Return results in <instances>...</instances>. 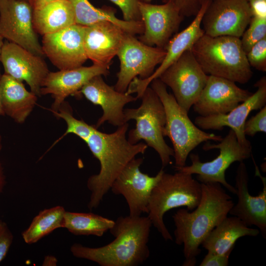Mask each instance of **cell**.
Listing matches in <instances>:
<instances>
[{"mask_svg": "<svg viewBox=\"0 0 266 266\" xmlns=\"http://www.w3.org/2000/svg\"><path fill=\"white\" fill-rule=\"evenodd\" d=\"M56 117L62 118L67 125V129L64 134L58 139L56 143L65 136L69 133H73L85 142L93 131L96 128L94 126L87 124L82 120L75 118L71 109L61 107L57 112L53 113Z\"/></svg>", "mask_w": 266, "mask_h": 266, "instance_id": "obj_30", "label": "cell"}, {"mask_svg": "<svg viewBox=\"0 0 266 266\" xmlns=\"http://www.w3.org/2000/svg\"><path fill=\"white\" fill-rule=\"evenodd\" d=\"M143 159L133 158L115 179L110 190L115 195H122L129 210V216L138 217L147 213L152 191L165 172L163 168L154 176L142 172L139 167Z\"/></svg>", "mask_w": 266, "mask_h": 266, "instance_id": "obj_12", "label": "cell"}, {"mask_svg": "<svg viewBox=\"0 0 266 266\" xmlns=\"http://www.w3.org/2000/svg\"><path fill=\"white\" fill-rule=\"evenodd\" d=\"M13 240V235L7 224L0 219V263L6 257Z\"/></svg>", "mask_w": 266, "mask_h": 266, "instance_id": "obj_35", "label": "cell"}, {"mask_svg": "<svg viewBox=\"0 0 266 266\" xmlns=\"http://www.w3.org/2000/svg\"><path fill=\"white\" fill-rule=\"evenodd\" d=\"M208 75L190 49L184 52L158 78L170 88L178 104L188 113L200 95Z\"/></svg>", "mask_w": 266, "mask_h": 266, "instance_id": "obj_10", "label": "cell"}, {"mask_svg": "<svg viewBox=\"0 0 266 266\" xmlns=\"http://www.w3.org/2000/svg\"></svg>", "mask_w": 266, "mask_h": 266, "instance_id": "obj_47", "label": "cell"}, {"mask_svg": "<svg viewBox=\"0 0 266 266\" xmlns=\"http://www.w3.org/2000/svg\"><path fill=\"white\" fill-rule=\"evenodd\" d=\"M231 253L224 255L215 254L208 252L204 256L200 266H227L229 264Z\"/></svg>", "mask_w": 266, "mask_h": 266, "instance_id": "obj_37", "label": "cell"}, {"mask_svg": "<svg viewBox=\"0 0 266 266\" xmlns=\"http://www.w3.org/2000/svg\"><path fill=\"white\" fill-rule=\"evenodd\" d=\"M249 25L240 39L246 54L256 43L266 37V18L252 17Z\"/></svg>", "mask_w": 266, "mask_h": 266, "instance_id": "obj_31", "label": "cell"}, {"mask_svg": "<svg viewBox=\"0 0 266 266\" xmlns=\"http://www.w3.org/2000/svg\"><path fill=\"white\" fill-rule=\"evenodd\" d=\"M171 0L183 16H195L200 9L201 0Z\"/></svg>", "mask_w": 266, "mask_h": 266, "instance_id": "obj_36", "label": "cell"}, {"mask_svg": "<svg viewBox=\"0 0 266 266\" xmlns=\"http://www.w3.org/2000/svg\"><path fill=\"white\" fill-rule=\"evenodd\" d=\"M256 92L234 108L226 114L206 116H198L195 124L201 130H222L230 128L235 133L238 141L243 145H251L244 133V126L248 115L253 110L261 109L266 104V77H262L254 85Z\"/></svg>", "mask_w": 266, "mask_h": 266, "instance_id": "obj_20", "label": "cell"}, {"mask_svg": "<svg viewBox=\"0 0 266 266\" xmlns=\"http://www.w3.org/2000/svg\"><path fill=\"white\" fill-rule=\"evenodd\" d=\"M201 196V183L192 174L181 171L174 174L163 173L152 191L147 214L152 225L166 241L173 239L164 222V215L180 207L194 210L198 205Z\"/></svg>", "mask_w": 266, "mask_h": 266, "instance_id": "obj_5", "label": "cell"}, {"mask_svg": "<svg viewBox=\"0 0 266 266\" xmlns=\"http://www.w3.org/2000/svg\"><path fill=\"white\" fill-rule=\"evenodd\" d=\"M151 0H141V1L143 2H147V3H150Z\"/></svg>", "mask_w": 266, "mask_h": 266, "instance_id": "obj_45", "label": "cell"}, {"mask_svg": "<svg viewBox=\"0 0 266 266\" xmlns=\"http://www.w3.org/2000/svg\"><path fill=\"white\" fill-rule=\"evenodd\" d=\"M26 0V1H28V0Z\"/></svg>", "mask_w": 266, "mask_h": 266, "instance_id": "obj_46", "label": "cell"}, {"mask_svg": "<svg viewBox=\"0 0 266 266\" xmlns=\"http://www.w3.org/2000/svg\"><path fill=\"white\" fill-rule=\"evenodd\" d=\"M139 10L144 32L139 40L149 46L165 48L184 16L171 0L159 5L141 1Z\"/></svg>", "mask_w": 266, "mask_h": 266, "instance_id": "obj_16", "label": "cell"}, {"mask_svg": "<svg viewBox=\"0 0 266 266\" xmlns=\"http://www.w3.org/2000/svg\"><path fill=\"white\" fill-rule=\"evenodd\" d=\"M204 72L235 83L245 84L253 75L240 38L204 34L191 49Z\"/></svg>", "mask_w": 266, "mask_h": 266, "instance_id": "obj_4", "label": "cell"}, {"mask_svg": "<svg viewBox=\"0 0 266 266\" xmlns=\"http://www.w3.org/2000/svg\"><path fill=\"white\" fill-rule=\"evenodd\" d=\"M246 57L250 66L259 71H266V37L251 48Z\"/></svg>", "mask_w": 266, "mask_h": 266, "instance_id": "obj_32", "label": "cell"}, {"mask_svg": "<svg viewBox=\"0 0 266 266\" xmlns=\"http://www.w3.org/2000/svg\"><path fill=\"white\" fill-rule=\"evenodd\" d=\"M260 233L259 229L250 228L238 217L227 216L208 234L201 245L209 253H231L239 238L257 236Z\"/></svg>", "mask_w": 266, "mask_h": 266, "instance_id": "obj_25", "label": "cell"}, {"mask_svg": "<svg viewBox=\"0 0 266 266\" xmlns=\"http://www.w3.org/2000/svg\"><path fill=\"white\" fill-rule=\"evenodd\" d=\"M150 84L165 108L166 123L163 135L167 136L172 144L174 166H186L191 152L200 143L221 140L222 136L206 133L196 126L189 118L188 113L179 106L173 95L168 93L167 86L159 78L153 79Z\"/></svg>", "mask_w": 266, "mask_h": 266, "instance_id": "obj_6", "label": "cell"}, {"mask_svg": "<svg viewBox=\"0 0 266 266\" xmlns=\"http://www.w3.org/2000/svg\"><path fill=\"white\" fill-rule=\"evenodd\" d=\"M256 175L260 177L263 188L258 196H251L249 192V176L245 164L240 162L236 173L235 188L238 200L229 214L236 216L248 226H255L264 238L266 236V179L262 176L254 162Z\"/></svg>", "mask_w": 266, "mask_h": 266, "instance_id": "obj_19", "label": "cell"}, {"mask_svg": "<svg viewBox=\"0 0 266 266\" xmlns=\"http://www.w3.org/2000/svg\"><path fill=\"white\" fill-rule=\"evenodd\" d=\"M58 263L57 259L54 256L47 255L45 256L42 263L43 266H55Z\"/></svg>", "mask_w": 266, "mask_h": 266, "instance_id": "obj_40", "label": "cell"}, {"mask_svg": "<svg viewBox=\"0 0 266 266\" xmlns=\"http://www.w3.org/2000/svg\"><path fill=\"white\" fill-rule=\"evenodd\" d=\"M85 28L75 24L43 35L41 46L44 55L59 70L80 67L87 60L84 46Z\"/></svg>", "mask_w": 266, "mask_h": 266, "instance_id": "obj_14", "label": "cell"}, {"mask_svg": "<svg viewBox=\"0 0 266 266\" xmlns=\"http://www.w3.org/2000/svg\"><path fill=\"white\" fill-rule=\"evenodd\" d=\"M129 124L118 127L107 133L96 128L85 142L100 164L98 174L90 176L87 186L91 192L88 207L92 210L98 207L112 184L128 163L139 154H143L148 146L142 142L130 143L126 137Z\"/></svg>", "mask_w": 266, "mask_h": 266, "instance_id": "obj_3", "label": "cell"}, {"mask_svg": "<svg viewBox=\"0 0 266 266\" xmlns=\"http://www.w3.org/2000/svg\"><path fill=\"white\" fill-rule=\"evenodd\" d=\"M127 33L117 25L103 21L85 26L84 46L93 64L110 66Z\"/></svg>", "mask_w": 266, "mask_h": 266, "instance_id": "obj_23", "label": "cell"}, {"mask_svg": "<svg viewBox=\"0 0 266 266\" xmlns=\"http://www.w3.org/2000/svg\"><path fill=\"white\" fill-rule=\"evenodd\" d=\"M33 8L24 0H0V35L33 54L44 56L33 24Z\"/></svg>", "mask_w": 266, "mask_h": 266, "instance_id": "obj_11", "label": "cell"}, {"mask_svg": "<svg viewBox=\"0 0 266 266\" xmlns=\"http://www.w3.org/2000/svg\"><path fill=\"white\" fill-rule=\"evenodd\" d=\"M258 132H266V105L255 116L245 121L244 133L245 135L254 136Z\"/></svg>", "mask_w": 266, "mask_h": 266, "instance_id": "obj_34", "label": "cell"}, {"mask_svg": "<svg viewBox=\"0 0 266 266\" xmlns=\"http://www.w3.org/2000/svg\"><path fill=\"white\" fill-rule=\"evenodd\" d=\"M212 0H201L200 10L191 23L184 30L176 34L168 42L165 47L166 54L163 62L152 74L145 79L135 77L129 84L127 94L136 93L140 98L151 82L159 76L175 62L185 51L192 49L196 42L204 34L201 28L203 15Z\"/></svg>", "mask_w": 266, "mask_h": 266, "instance_id": "obj_18", "label": "cell"}, {"mask_svg": "<svg viewBox=\"0 0 266 266\" xmlns=\"http://www.w3.org/2000/svg\"><path fill=\"white\" fill-rule=\"evenodd\" d=\"M201 196L198 205L192 211L180 208L172 216L175 242L183 245V266H195L201 243L228 216L234 204L220 184L201 183Z\"/></svg>", "mask_w": 266, "mask_h": 266, "instance_id": "obj_1", "label": "cell"}, {"mask_svg": "<svg viewBox=\"0 0 266 266\" xmlns=\"http://www.w3.org/2000/svg\"><path fill=\"white\" fill-rule=\"evenodd\" d=\"M152 223L148 216H120L109 230L115 239L100 247L74 243L70 250L75 257L100 266H137L150 256L148 246Z\"/></svg>", "mask_w": 266, "mask_h": 266, "instance_id": "obj_2", "label": "cell"}, {"mask_svg": "<svg viewBox=\"0 0 266 266\" xmlns=\"http://www.w3.org/2000/svg\"><path fill=\"white\" fill-rule=\"evenodd\" d=\"M253 93L228 79L208 75L206 83L193 105L199 115L226 114L246 100Z\"/></svg>", "mask_w": 266, "mask_h": 266, "instance_id": "obj_17", "label": "cell"}, {"mask_svg": "<svg viewBox=\"0 0 266 266\" xmlns=\"http://www.w3.org/2000/svg\"><path fill=\"white\" fill-rule=\"evenodd\" d=\"M252 17L246 0H212L202 17L204 34L240 38Z\"/></svg>", "mask_w": 266, "mask_h": 266, "instance_id": "obj_13", "label": "cell"}, {"mask_svg": "<svg viewBox=\"0 0 266 266\" xmlns=\"http://www.w3.org/2000/svg\"><path fill=\"white\" fill-rule=\"evenodd\" d=\"M37 96L23 82L4 73L0 79V100L4 114L18 123H24L36 104Z\"/></svg>", "mask_w": 266, "mask_h": 266, "instance_id": "obj_24", "label": "cell"}, {"mask_svg": "<svg viewBox=\"0 0 266 266\" xmlns=\"http://www.w3.org/2000/svg\"><path fill=\"white\" fill-rule=\"evenodd\" d=\"M114 221L92 213L66 211L63 228L75 235L101 237L113 226Z\"/></svg>", "mask_w": 266, "mask_h": 266, "instance_id": "obj_28", "label": "cell"}, {"mask_svg": "<svg viewBox=\"0 0 266 266\" xmlns=\"http://www.w3.org/2000/svg\"><path fill=\"white\" fill-rule=\"evenodd\" d=\"M90 102L100 106L103 111L95 127L98 129L107 122L112 126L120 127L126 122L124 107L138 99L126 92L116 91L103 80L102 75H96L86 83L79 91Z\"/></svg>", "mask_w": 266, "mask_h": 266, "instance_id": "obj_22", "label": "cell"}, {"mask_svg": "<svg viewBox=\"0 0 266 266\" xmlns=\"http://www.w3.org/2000/svg\"><path fill=\"white\" fill-rule=\"evenodd\" d=\"M166 54L165 48L147 45L134 35L127 33L117 54L120 70L114 89L125 93L135 77L138 76L139 79H145L150 76Z\"/></svg>", "mask_w": 266, "mask_h": 266, "instance_id": "obj_9", "label": "cell"}, {"mask_svg": "<svg viewBox=\"0 0 266 266\" xmlns=\"http://www.w3.org/2000/svg\"><path fill=\"white\" fill-rule=\"evenodd\" d=\"M1 75V74L0 73V79ZM4 115H5V114H4V112L3 109H2L1 104V102H0V115L3 116Z\"/></svg>", "mask_w": 266, "mask_h": 266, "instance_id": "obj_43", "label": "cell"}, {"mask_svg": "<svg viewBox=\"0 0 266 266\" xmlns=\"http://www.w3.org/2000/svg\"><path fill=\"white\" fill-rule=\"evenodd\" d=\"M202 148L205 151L218 149L219 154L211 161L202 162L198 154H189L191 165L181 167L174 166L176 171L190 174H197L200 183H218L229 192L235 194L236 189L226 179V170L234 162H243L252 155V145H241L234 132L230 129L228 134L218 144L208 143Z\"/></svg>", "mask_w": 266, "mask_h": 266, "instance_id": "obj_8", "label": "cell"}, {"mask_svg": "<svg viewBox=\"0 0 266 266\" xmlns=\"http://www.w3.org/2000/svg\"><path fill=\"white\" fill-rule=\"evenodd\" d=\"M2 137H1V136L0 134V152L2 149Z\"/></svg>", "mask_w": 266, "mask_h": 266, "instance_id": "obj_44", "label": "cell"}, {"mask_svg": "<svg viewBox=\"0 0 266 266\" xmlns=\"http://www.w3.org/2000/svg\"><path fill=\"white\" fill-rule=\"evenodd\" d=\"M252 17L266 18V0H246Z\"/></svg>", "mask_w": 266, "mask_h": 266, "instance_id": "obj_38", "label": "cell"}, {"mask_svg": "<svg viewBox=\"0 0 266 266\" xmlns=\"http://www.w3.org/2000/svg\"><path fill=\"white\" fill-rule=\"evenodd\" d=\"M74 9L76 24L89 26L103 21L112 22L127 33L142 34L144 25L142 21H127L117 18L114 9L110 7L97 8L88 0H68Z\"/></svg>", "mask_w": 266, "mask_h": 266, "instance_id": "obj_27", "label": "cell"}, {"mask_svg": "<svg viewBox=\"0 0 266 266\" xmlns=\"http://www.w3.org/2000/svg\"><path fill=\"white\" fill-rule=\"evenodd\" d=\"M43 57L6 40L2 47L0 61L4 73L29 86L31 91L40 97L43 82L50 72Z\"/></svg>", "mask_w": 266, "mask_h": 266, "instance_id": "obj_15", "label": "cell"}, {"mask_svg": "<svg viewBox=\"0 0 266 266\" xmlns=\"http://www.w3.org/2000/svg\"><path fill=\"white\" fill-rule=\"evenodd\" d=\"M76 24L74 9L68 0H57L33 10V24L42 35L54 33Z\"/></svg>", "mask_w": 266, "mask_h": 266, "instance_id": "obj_26", "label": "cell"}, {"mask_svg": "<svg viewBox=\"0 0 266 266\" xmlns=\"http://www.w3.org/2000/svg\"><path fill=\"white\" fill-rule=\"evenodd\" d=\"M122 11L123 19L127 21H142L139 10L141 0H109Z\"/></svg>", "mask_w": 266, "mask_h": 266, "instance_id": "obj_33", "label": "cell"}, {"mask_svg": "<svg viewBox=\"0 0 266 266\" xmlns=\"http://www.w3.org/2000/svg\"><path fill=\"white\" fill-rule=\"evenodd\" d=\"M110 66L93 64L90 66H81L56 72H49L44 79L40 95L50 94L54 101L51 109L57 112L69 96L79 93L80 90L95 76H107Z\"/></svg>", "mask_w": 266, "mask_h": 266, "instance_id": "obj_21", "label": "cell"}, {"mask_svg": "<svg viewBox=\"0 0 266 266\" xmlns=\"http://www.w3.org/2000/svg\"><path fill=\"white\" fill-rule=\"evenodd\" d=\"M6 180L2 164L0 161V197L3 192Z\"/></svg>", "mask_w": 266, "mask_h": 266, "instance_id": "obj_41", "label": "cell"}, {"mask_svg": "<svg viewBox=\"0 0 266 266\" xmlns=\"http://www.w3.org/2000/svg\"><path fill=\"white\" fill-rule=\"evenodd\" d=\"M64 207L57 205L41 210L33 219L29 227L22 233L24 242L35 243L54 230L63 228Z\"/></svg>", "mask_w": 266, "mask_h": 266, "instance_id": "obj_29", "label": "cell"}, {"mask_svg": "<svg viewBox=\"0 0 266 266\" xmlns=\"http://www.w3.org/2000/svg\"><path fill=\"white\" fill-rule=\"evenodd\" d=\"M57 0H28L33 10L39 8L45 5Z\"/></svg>", "mask_w": 266, "mask_h": 266, "instance_id": "obj_39", "label": "cell"}, {"mask_svg": "<svg viewBox=\"0 0 266 266\" xmlns=\"http://www.w3.org/2000/svg\"><path fill=\"white\" fill-rule=\"evenodd\" d=\"M3 39L4 38L0 35V53L1 51L2 47L4 43Z\"/></svg>", "mask_w": 266, "mask_h": 266, "instance_id": "obj_42", "label": "cell"}, {"mask_svg": "<svg viewBox=\"0 0 266 266\" xmlns=\"http://www.w3.org/2000/svg\"><path fill=\"white\" fill-rule=\"evenodd\" d=\"M140 99L142 102L138 107L124 109L126 122L131 120L136 122L135 128L128 133V140L132 144L141 140L145 141L148 146L157 152L163 166L165 167L171 164L174 151L164 138L163 130L166 123L164 107L151 87L146 88Z\"/></svg>", "mask_w": 266, "mask_h": 266, "instance_id": "obj_7", "label": "cell"}]
</instances>
